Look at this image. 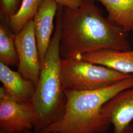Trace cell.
<instances>
[{
	"mask_svg": "<svg viewBox=\"0 0 133 133\" xmlns=\"http://www.w3.org/2000/svg\"><path fill=\"white\" fill-rule=\"evenodd\" d=\"M94 1L85 0L75 10L58 5L62 59H77L84 54L103 50L131 49L128 33L105 18Z\"/></svg>",
	"mask_w": 133,
	"mask_h": 133,
	"instance_id": "1",
	"label": "cell"
},
{
	"mask_svg": "<svg viewBox=\"0 0 133 133\" xmlns=\"http://www.w3.org/2000/svg\"><path fill=\"white\" fill-rule=\"evenodd\" d=\"M133 86V75L97 90H65L67 98L63 117L41 133H105L111 125L103 106L120 92Z\"/></svg>",
	"mask_w": 133,
	"mask_h": 133,
	"instance_id": "2",
	"label": "cell"
},
{
	"mask_svg": "<svg viewBox=\"0 0 133 133\" xmlns=\"http://www.w3.org/2000/svg\"><path fill=\"white\" fill-rule=\"evenodd\" d=\"M61 16L57 12L56 27L48 51L41 64L38 81L29 103L33 117V130L41 133L63 117L67 98L61 73L60 52Z\"/></svg>",
	"mask_w": 133,
	"mask_h": 133,
	"instance_id": "3",
	"label": "cell"
},
{
	"mask_svg": "<svg viewBox=\"0 0 133 133\" xmlns=\"http://www.w3.org/2000/svg\"><path fill=\"white\" fill-rule=\"evenodd\" d=\"M61 73L65 90H94L105 88L131 75L82 60L62 59Z\"/></svg>",
	"mask_w": 133,
	"mask_h": 133,
	"instance_id": "4",
	"label": "cell"
},
{
	"mask_svg": "<svg viewBox=\"0 0 133 133\" xmlns=\"http://www.w3.org/2000/svg\"><path fill=\"white\" fill-rule=\"evenodd\" d=\"M15 43L18 57V71L37 85L41 63L35 37L33 19L29 21L19 33L15 35Z\"/></svg>",
	"mask_w": 133,
	"mask_h": 133,
	"instance_id": "5",
	"label": "cell"
},
{
	"mask_svg": "<svg viewBox=\"0 0 133 133\" xmlns=\"http://www.w3.org/2000/svg\"><path fill=\"white\" fill-rule=\"evenodd\" d=\"M33 130L30 103H21L7 97L0 98V133H23Z\"/></svg>",
	"mask_w": 133,
	"mask_h": 133,
	"instance_id": "6",
	"label": "cell"
},
{
	"mask_svg": "<svg viewBox=\"0 0 133 133\" xmlns=\"http://www.w3.org/2000/svg\"><path fill=\"white\" fill-rule=\"evenodd\" d=\"M103 114L114 126V133H123L133 120V86L122 91L105 103Z\"/></svg>",
	"mask_w": 133,
	"mask_h": 133,
	"instance_id": "7",
	"label": "cell"
},
{
	"mask_svg": "<svg viewBox=\"0 0 133 133\" xmlns=\"http://www.w3.org/2000/svg\"><path fill=\"white\" fill-rule=\"evenodd\" d=\"M58 6L55 0H43L33 19L41 64L51 42L54 29L53 20L57 14Z\"/></svg>",
	"mask_w": 133,
	"mask_h": 133,
	"instance_id": "8",
	"label": "cell"
},
{
	"mask_svg": "<svg viewBox=\"0 0 133 133\" xmlns=\"http://www.w3.org/2000/svg\"><path fill=\"white\" fill-rule=\"evenodd\" d=\"M0 81L5 89V97L21 103H29L32 99L36 88L33 82L2 62H0Z\"/></svg>",
	"mask_w": 133,
	"mask_h": 133,
	"instance_id": "9",
	"label": "cell"
},
{
	"mask_svg": "<svg viewBox=\"0 0 133 133\" xmlns=\"http://www.w3.org/2000/svg\"><path fill=\"white\" fill-rule=\"evenodd\" d=\"M82 60L126 74L133 75V49L125 51L103 50L81 55Z\"/></svg>",
	"mask_w": 133,
	"mask_h": 133,
	"instance_id": "10",
	"label": "cell"
},
{
	"mask_svg": "<svg viewBox=\"0 0 133 133\" xmlns=\"http://www.w3.org/2000/svg\"><path fill=\"white\" fill-rule=\"evenodd\" d=\"M105 6L110 21L126 33L133 31V0H95Z\"/></svg>",
	"mask_w": 133,
	"mask_h": 133,
	"instance_id": "11",
	"label": "cell"
},
{
	"mask_svg": "<svg viewBox=\"0 0 133 133\" xmlns=\"http://www.w3.org/2000/svg\"><path fill=\"white\" fill-rule=\"evenodd\" d=\"M15 35L5 24L0 25V61L8 66H18V57L15 43Z\"/></svg>",
	"mask_w": 133,
	"mask_h": 133,
	"instance_id": "12",
	"label": "cell"
},
{
	"mask_svg": "<svg viewBox=\"0 0 133 133\" xmlns=\"http://www.w3.org/2000/svg\"><path fill=\"white\" fill-rule=\"evenodd\" d=\"M43 0H22L19 9L7 23L10 30L16 35L29 21L33 19Z\"/></svg>",
	"mask_w": 133,
	"mask_h": 133,
	"instance_id": "13",
	"label": "cell"
},
{
	"mask_svg": "<svg viewBox=\"0 0 133 133\" xmlns=\"http://www.w3.org/2000/svg\"><path fill=\"white\" fill-rule=\"evenodd\" d=\"M22 0H0L1 16L8 23L19 9Z\"/></svg>",
	"mask_w": 133,
	"mask_h": 133,
	"instance_id": "14",
	"label": "cell"
},
{
	"mask_svg": "<svg viewBox=\"0 0 133 133\" xmlns=\"http://www.w3.org/2000/svg\"><path fill=\"white\" fill-rule=\"evenodd\" d=\"M59 5L64 8L75 10L78 8L85 0H55Z\"/></svg>",
	"mask_w": 133,
	"mask_h": 133,
	"instance_id": "15",
	"label": "cell"
},
{
	"mask_svg": "<svg viewBox=\"0 0 133 133\" xmlns=\"http://www.w3.org/2000/svg\"><path fill=\"white\" fill-rule=\"evenodd\" d=\"M123 133H133V125L131 124L129 125Z\"/></svg>",
	"mask_w": 133,
	"mask_h": 133,
	"instance_id": "16",
	"label": "cell"
},
{
	"mask_svg": "<svg viewBox=\"0 0 133 133\" xmlns=\"http://www.w3.org/2000/svg\"><path fill=\"white\" fill-rule=\"evenodd\" d=\"M23 133H37L33 130H26L24 131Z\"/></svg>",
	"mask_w": 133,
	"mask_h": 133,
	"instance_id": "17",
	"label": "cell"
}]
</instances>
